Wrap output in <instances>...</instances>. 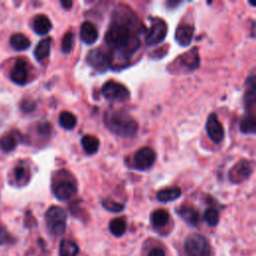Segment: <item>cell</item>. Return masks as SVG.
Here are the masks:
<instances>
[{
    "label": "cell",
    "instance_id": "obj_9",
    "mask_svg": "<svg viewBox=\"0 0 256 256\" xmlns=\"http://www.w3.org/2000/svg\"><path fill=\"white\" fill-rule=\"evenodd\" d=\"M156 160V153L150 147H143L134 154L133 162L140 170L149 169Z\"/></svg>",
    "mask_w": 256,
    "mask_h": 256
},
{
    "label": "cell",
    "instance_id": "obj_7",
    "mask_svg": "<svg viewBox=\"0 0 256 256\" xmlns=\"http://www.w3.org/2000/svg\"><path fill=\"white\" fill-rule=\"evenodd\" d=\"M86 60L91 67L98 71H106L112 64V56L101 48L91 50L87 54Z\"/></svg>",
    "mask_w": 256,
    "mask_h": 256
},
{
    "label": "cell",
    "instance_id": "obj_32",
    "mask_svg": "<svg viewBox=\"0 0 256 256\" xmlns=\"http://www.w3.org/2000/svg\"><path fill=\"white\" fill-rule=\"evenodd\" d=\"M35 107H36L35 102L30 100V99H26V100H24V101L21 102V109L25 113L32 112L34 109H35Z\"/></svg>",
    "mask_w": 256,
    "mask_h": 256
},
{
    "label": "cell",
    "instance_id": "obj_14",
    "mask_svg": "<svg viewBox=\"0 0 256 256\" xmlns=\"http://www.w3.org/2000/svg\"><path fill=\"white\" fill-rule=\"evenodd\" d=\"M80 38L86 44H93L98 39V31L95 25L90 21H85L80 27Z\"/></svg>",
    "mask_w": 256,
    "mask_h": 256
},
{
    "label": "cell",
    "instance_id": "obj_3",
    "mask_svg": "<svg viewBox=\"0 0 256 256\" xmlns=\"http://www.w3.org/2000/svg\"><path fill=\"white\" fill-rule=\"evenodd\" d=\"M67 215L60 206H51L45 213V222L51 235L61 236L66 231Z\"/></svg>",
    "mask_w": 256,
    "mask_h": 256
},
{
    "label": "cell",
    "instance_id": "obj_30",
    "mask_svg": "<svg viewBox=\"0 0 256 256\" xmlns=\"http://www.w3.org/2000/svg\"><path fill=\"white\" fill-rule=\"evenodd\" d=\"M102 206H103L106 210L113 212V213H119L124 210L125 206L124 204H121L119 202H116L114 200H110V199H105L102 201Z\"/></svg>",
    "mask_w": 256,
    "mask_h": 256
},
{
    "label": "cell",
    "instance_id": "obj_25",
    "mask_svg": "<svg viewBox=\"0 0 256 256\" xmlns=\"http://www.w3.org/2000/svg\"><path fill=\"white\" fill-rule=\"evenodd\" d=\"M126 227L127 224L124 218H115L109 223V231L115 237L122 236L126 231Z\"/></svg>",
    "mask_w": 256,
    "mask_h": 256
},
{
    "label": "cell",
    "instance_id": "obj_1",
    "mask_svg": "<svg viewBox=\"0 0 256 256\" xmlns=\"http://www.w3.org/2000/svg\"><path fill=\"white\" fill-rule=\"evenodd\" d=\"M105 42L123 58L131 56L140 46L139 38L131 34L129 24L120 20L114 22L107 30Z\"/></svg>",
    "mask_w": 256,
    "mask_h": 256
},
{
    "label": "cell",
    "instance_id": "obj_10",
    "mask_svg": "<svg viewBox=\"0 0 256 256\" xmlns=\"http://www.w3.org/2000/svg\"><path fill=\"white\" fill-rule=\"evenodd\" d=\"M206 131L209 138L216 144L220 143L224 138V129L219 122L215 113L210 114L207 118Z\"/></svg>",
    "mask_w": 256,
    "mask_h": 256
},
{
    "label": "cell",
    "instance_id": "obj_31",
    "mask_svg": "<svg viewBox=\"0 0 256 256\" xmlns=\"http://www.w3.org/2000/svg\"><path fill=\"white\" fill-rule=\"evenodd\" d=\"M204 220H205L208 226H216L219 222V212L214 208H208L204 213Z\"/></svg>",
    "mask_w": 256,
    "mask_h": 256
},
{
    "label": "cell",
    "instance_id": "obj_5",
    "mask_svg": "<svg viewBox=\"0 0 256 256\" xmlns=\"http://www.w3.org/2000/svg\"><path fill=\"white\" fill-rule=\"evenodd\" d=\"M102 95L110 101H126L130 97V92L123 84L116 81H107L101 89Z\"/></svg>",
    "mask_w": 256,
    "mask_h": 256
},
{
    "label": "cell",
    "instance_id": "obj_23",
    "mask_svg": "<svg viewBox=\"0 0 256 256\" xmlns=\"http://www.w3.org/2000/svg\"><path fill=\"white\" fill-rule=\"evenodd\" d=\"M79 254L78 245L69 239H63L59 246V256H77Z\"/></svg>",
    "mask_w": 256,
    "mask_h": 256
},
{
    "label": "cell",
    "instance_id": "obj_33",
    "mask_svg": "<svg viewBox=\"0 0 256 256\" xmlns=\"http://www.w3.org/2000/svg\"><path fill=\"white\" fill-rule=\"evenodd\" d=\"M10 242H11V236L4 229H0V245Z\"/></svg>",
    "mask_w": 256,
    "mask_h": 256
},
{
    "label": "cell",
    "instance_id": "obj_17",
    "mask_svg": "<svg viewBox=\"0 0 256 256\" xmlns=\"http://www.w3.org/2000/svg\"><path fill=\"white\" fill-rule=\"evenodd\" d=\"M9 43H10V46L16 51L26 50L31 45V42L28 39V37H26L24 34H21V33L13 34V35L10 37Z\"/></svg>",
    "mask_w": 256,
    "mask_h": 256
},
{
    "label": "cell",
    "instance_id": "obj_21",
    "mask_svg": "<svg viewBox=\"0 0 256 256\" xmlns=\"http://www.w3.org/2000/svg\"><path fill=\"white\" fill-rule=\"evenodd\" d=\"M50 49H51V38L42 39L36 45L35 49H34V56H35L36 60L42 61L49 56Z\"/></svg>",
    "mask_w": 256,
    "mask_h": 256
},
{
    "label": "cell",
    "instance_id": "obj_24",
    "mask_svg": "<svg viewBox=\"0 0 256 256\" xmlns=\"http://www.w3.org/2000/svg\"><path fill=\"white\" fill-rule=\"evenodd\" d=\"M19 137L14 134V132H10L4 136H2V138L0 139V147L5 152H10L14 150L18 144Z\"/></svg>",
    "mask_w": 256,
    "mask_h": 256
},
{
    "label": "cell",
    "instance_id": "obj_4",
    "mask_svg": "<svg viewBox=\"0 0 256 256\" xmlns=\"http://www.w3.org/2000/svg\"><path fill=\"white\" fill-rule=\"evenodd\" d=\"M184 251L187 256H211V246L206 237L198 233L187 236L184 241Z\"/></svg>",
    "mask_w": 256,
    "mask_h": 256
},
{
    "label": "cell",
    "instance_id": "obj_28",
    "mask_svg": "<svg viewBox=\"0 0 256 256\" xmlns=\"http://www.w3.org/2000/svg\"><path fill=\"white\" fill-rule=\"evenodd\" d=\"M240 131L244 134L255 133V118L253 114L247 113V115L242 118L240 122Z\"/></svg>",
    "mask_w": 256,
    "mask_h": 256
},
{
    "label": "cell",
    "instance_id": "obj_26",
    "mask_svg": "<svg viewBox=\"0 0 256 256\" xmlns=\"http://www.w3.org/2000/svg\"><path fill=\"white\" fill-rule=\"evenodd\" d=\"M59 124L62 128L66 130H71L77 124V118L71 112L63 111L59 115Z\"/></svg>",
    "mask_w": 256,
    "mask_h": 256
},
{
    "label": "cell",
    "instance_id": "obj_27",
    "mask_svg": "<svg viewBox=\"0 0 256 256\" xmlns=\"http://www.w3.org/2000/svg\"><path fill=\"white\" fill-rule=\"evenodd\" d=\"M14 178L19 185H25L30 179V173L27 167L23 166L22 164L16 166L14 169Z\"/></svg>",
    "mask_w": 256,
    "mask_h": 256
},
{
    "label": "cell",
    "instance_id": "obj_34",
    "mask_svg": "<svg viewBox=\"0 0 256 256\" xmlns=\"http://www.w3.org/2000/svg\"><path fill=\"white\" fill-rule=\"evenodd\" d=\"M38 131L41 135H44V136H49L50 133H51V126L49 123L47 122H43L41 123L39 126H38Z\"/></svg>",
    "mask_w": 256,
    "mask_h": 256
},
{
    "label": "cell",
    "instance_id": "obj_36",
    "mask_svg": "<svg viewBox=\"0 0 256 256\" xmlns=\"http://www.w3.org/2000/svg\"><path fill=\"white\" fill-rule=\"evenodd\" d=\"M60 4L65 9H70L72 7V5H73L72 1H69V0H65V1H60Z\"/></svg>",
    "mask_w": 256,
    "mask_h": 256
},
{
    "label": "cell",
    "instance_id": "obj_12",
    "mask_svg": "<svg viewBox=\"0 0 256 256\" xmlns=\"http://www.w3.org/2000/svg\"><path fill=\"white\" fill-rule=\"evenodd\" d=\"M76 185L71 181H61L59 182L53 189L55 197L60 201H66L70 199L76 193Z\"/></svg>",
    "mask_w": 256,
    "mask_h": 256
},
{
    "label": "cell",
    "instance_id": "obj_35",
    "mask_svg": "<svg viewBox=\"0 0 256 256\" xmlns=\"http://www.w3.org/2000/svg\"><path fill=\"white\" fill-rule=\"evenodd\" d=\"M148 256H166V254H165L163 249H161L159 247H154L149 251Z\"/></svg>",
    "mask_w": 256,
    "mask_h": 256
},
{
    "label": "cell",
    "instance_id": "obj_13",
    "mask_svg": "<svg viewBox=\"0 0 256 256\" xmlns=\"http://www.w3.org/2000/svg\"><path fill=\"white\" fill-rule=\"evenodd\" d=\"M194 28L188 24H181L175 31V39L180 46L186 47L191 43Z\"/></svg>",
    "mask_w": 256,
    "mask_h": 256
},
{
    "label": "cell",
    "instance_id": "obj_6",
    "mask_svg": "<svg viewBox=\"0 0 256 256\" xmlns=\"http://www.w3.org/2000/svg\"><path fill=\"white\" fill-rule=\"evenodd\" d=\"M168 27L166 22L161 18H152L151 26L148 30L145 41L148 46H154L161 43L167 35Z\"/></svg>",
    "mask_w": 256,
    "mask_h": 256
},
{
    "label": "cell",
    "instance_id": "obj_29",
    "mask_svg": "<svg viewBox=\"0 0 256 256\" xmlns=\"http://www.w3.org/2000/svg\"><path fill=\"white\" fill-rule=\"evenodd\" d=\"M74 45V33L72 31L67 32L61 41V51L64 54H69Z\"/></svg>",
    "mask_w": 256,
    "mask_h": 256
},
{
    "label": "cell",
    "instance_id": "obj_16",
    "mask_svg": "<svg viewBox=\"0 0 256 256\" xmlns=\"http://www.w3.org/2000/svg\"><path fill=\"white\" fill-rule=\"evenodd\" d=\"M51 28H52V24H51L50 19L45 15H37L33 20V29L37 33L38 35H45L47 34Z\"/></svg>",
    "mask_w": 256,
    "mask_h": 256
},
{
    "label": "cell",
    "instance_id": "obj_11",
    "mask_svg": "<svg viewBox=\"0 0 256 256\" xmlns=\"http://www.w3.org/2000/svg\"><path fill=\"white\" fill-rule=\"evenodd\" d=\"M11 80L18 84V85H25L28 81V67L27 62L23 59H18L10 72Z\"/></svg>",
    "mask_w": 256,
    "mask_h": 256
},
{
    "label": "cell",
    "instance_id": "obj_15",
    "mask_svg": "<svg viewBox=\"0 0 256 256\" xmlns=\"http://www.w3.org/2000/svg\"><path fill=\"white\" fill-rule=\"evenodd\" d=\"M178 215L185 221L187 225L196 227L199 224L200 216L196 209L189 206H181L177 209Z\"/></svg>",
    "mask_w": 256,
    "mask_h": 256
},
{
    "label": "cell",
    "instance_id": "obj_20",
    "mask_svg": "<svg viewBox=\"0 0 256 256\" xmlns=\"http://www.w3.org/2000/svg\"><path fill=\"white\" fill-rule=\"evenodd\" d=\"M81 145L87 154H95L99 149L100 142L93 135H85L81 139Z\"/></svg>",
    "mask_w": 256,
    "mask_h": 256
},
{
    "label": "cell",
    "instance_id": "obj_18",
    "mask_svg": "<svg viewBox=\"0 0 256 256\" xmlns=\"http://www.w3.org/2000/svg\"><path fill=\"white\" fill-rule=\"evenodd\" d=\"M181 64L188 68L190 70H194L199 66V56L197 52V48L195 47L193 50H190L189 52L185 53L180 57Z\"/></svg>",
    "mask_w": 256,
    "mask_h": 256
},
{
    "label": "cell",
    "instance_id": "obj_2",
    "mask_svg": "<svg viewBox=\"0 0 256 256\" xmlns=\"http://www.w3.org/2000/svg\"><path fill=\"white\" fill-rule=\"evenodd\" d=\"M106 127L120 137L129 138L137 133L138 124L135 119L125 110H110L103 116Z\"/></svg>",
    "mask_w": 256,
    "mask_h": 256
},
{
    "label": "cell",
    "instance_id": "obj_8",
    "mask_svg": "<svg viewBox=\"0 0 256 256\" xmlns=\"http://www.w3.org/2000/svg\"><path fill=\"white\" fill-rule=\"evenodd\" d=\"M253 172V167L250 161L248 160H241L237 162L229 171V180L234 183L238 184L245 181Z\"/></svg>",
    "mask_w": 256,
    "mask_h": 256
},
{
    "label": "cell",
    "instance_id": "obj_22",
    "mask_svg": "<svg viewBox=\"0 0 256 256\" xmlns=\"http://www.w3.org/2000/svg\"><path fill=\"white\" fill-rule=\"evenodd\" d=\"M150 220L155 228H163L169 222V214L164 209H157L151 214Z\"/></svg>",
    "mask_w": 256,
    "mask_h": 256
},
{
    "label": "cell",
    "instance_id": "obj_19",
    "mask_svg": "<svg viewBox=\"0 0 256 256\" xmlns=\"http://www.w3.org/2000/svg\"><path fill=\"white\" fill-rule=\"evenodd\" d=\"M181 196V189L179 187H171L165 188L157 192L156 198L160 202H171L178 199Z\"/></svg>",
    "mask_w": 256,
    "mask_h": 256
}]
</instances>
